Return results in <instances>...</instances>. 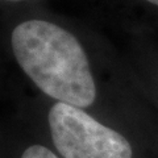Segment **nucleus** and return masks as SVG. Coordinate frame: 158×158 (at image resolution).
<instances>
[{
    "mask_svg": "<svg viewBox=\"0 0 158 158\" xmlns=\"http://www.w3.org/2000/svg\"><path fill=\"white\" fill-rule=\"evenodd\" d=\"M21 158H59L56 153L42 145H32L24 150Z\"/></svg>",
    "mask_w": 158,
    "mask_h": 158,
    "instance_id": "nucleus-3",
    "label": "nucleus"
},
{
    "mask_svg": "<svg viewBox=\"0 0 158 158\" xmlns=\"http://www.w3.org/2000/svg\"><path fill=\"white\" fill-rule=\"evenodd\" d=\"M11 45L20 67L44 94L79 108L94 104L90 61L73 33L45 20H27L13 29Z\"/></svg>",
    "mask_w": 158,
    "mask_h": 158,
    "instance_id": "nucleus-1",
    "label": "nucleus"
},
{
    "mask_svg": "<svg viewBox=\"0 0 158 158\" xmlns=\"http://www.w3.org/2000/svg\"><path fill=\"white\" fill-rule=\"evenodd\" d=\"M4 2H23V0H4Z\"/></svg>",
    "mask_w": 158,
    "mask_h": 158,
    "instance_id": "nucleus-5",
    "label": "nucleus"
},
{
    "mask_svg": "<svg viewBox=\"0 0 158 158\" xmlns=\"http://www.w3.org/2000/svg\"><path fill=\"white\" fill-rule=\"evenodd\" d=\"M48 121L53 144L63 158H133L131 142L83 108L57 102Z\"/></svg>",
    "mask_w": 158,
    "mask_h": 158,
    "instance_id": "nucleus-2",
    "label": "nucleus"
},
{
    "mask_svg": "<svg viewBox=\"0 0 158 158\" xmlns=\"http://www.w3.org/2000/svg\"><path fill=\"white\" fill-rule=\"evenodd\" d=\"M148 3H150V4H154V6L158 7V0H146Z\"/></svg>",
    "mask_w": 158,
    "mask_h": 158,
    "instance_id": "nucleus-4",
    "label": "nucleus"
}]
</instances>
